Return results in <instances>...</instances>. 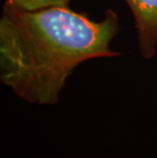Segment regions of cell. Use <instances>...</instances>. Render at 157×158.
Here are the masks:
<instances>
[{"instance_id": "6da1fadb", "label": "cell", "mask_w": 157, "mask_h": 158, "mask_svg": "<svg viewBox=\"0 0 157 158\" xmlns=\"http://www.w3.org/2000/svg\"><path fill=\"white\" fill-rule=\"evenodd\" d=\"M119 30L112 9L93 21L69 7L29 12L5 1L0 16V81L26 102L54 105L81 63L122 55L111 48Z\"/></svg>"}, {"instance_id": "3957f363", "label": "cell", "mask_w": 157, "mask_h": 158, "mask_svg": "<svg viewBox=\"0 0 157 158\" xmlns=\"http://www.w3.org/2000/svg\"><path fill=\"white\" fill-rule=\"evenodd\" d=\"M23 11H39L55 7H68L72 0H5Z\"/></svg>"}, {"instance_id": "7a4b0ae2", "label": "cell", "mask_w": 157, "mask_h": 158, "mask_svg": "<svg viewBox=\"0 0 157 158\" xmlns=\"http://www.w3.org/2000/svg\"><path fill=\"white\" fill-rule=\"evenodd\" d=\"M131 9L140 54L151 59L157 51V0H123Z\"/></svg>"}]
</instances>
